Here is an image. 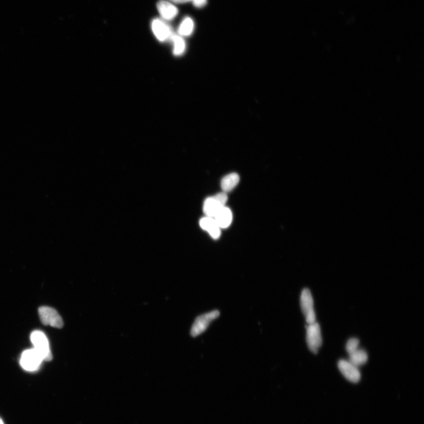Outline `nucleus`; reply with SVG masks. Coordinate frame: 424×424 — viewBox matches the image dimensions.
<instances>
[{
	"label": "nucleus",
	"mask_w": 424,
	"mask_h": 424,
	"mask_svg": "<svg viewBox=\"0 0 424 424\" xmlns=\"http://www.w3.org/2000/svg\"><path fill=\"white\" fill-rule=\"evenodd\" d=\"M40 318L41 322L44 325L61 328L63 327V321L56 310L48 306L40 307L38 309Z\"/></svg>",
	"instance_id": "0eeeda50"
},
{
	"label": "nucleus",
	"mask_w": 424,
	"mask_h": 424,
	"mask_svg": "<svg viewBox=\"0 0 424 424\" xmlns=\"http://www.w3.org/2000/svg\"><path fill=\"white\" fill-rule=\"evenodd\" d=\"M200 226L205 231L209 232L212 238L217 240L220 236V228L217 225L214 218L206 216L200 220Z\"/></svg>",
	"instance_id": "9b49d317"
},
{
	"label": "nucleus",
	"mask_w": 424,
	"mask_h": 424,
	"mask_svg": "<svg viewBox=\"0 0 424 424\" xmlns=\"http://www.w3.org/2000/svg\"><path fill=\"white\" fill-rule=\"evenodd\" d=\"M306 343L309 350L317 354L322 343L321 328L317 322L308 324L306 327Z\"/></svg>",
	"instance_id": "20e7f679"
},
{
	"label": "nucleus",
	"mask_w": 424,
	"mask_h": 424,
	"mask_svg": "<svg viewBox=\"0 0 424 424\" xmlns=\"http://www.w3.org/2000/svg\"><path fill=\"white\" fill-rule=\"evenodd\" d=\"M338 368L346 379L350 382L357 383L361 379V373L358 367L355 366L349 361L340 360L338 363Z\"/></svg>",
	"instance_id": "1a4fd4ad"
},
{
	"label": "nucleus",
	"mask_w": 424,
	"mask_h": 424,
	"mask_svg": "<svg viewBox=\"0 0 424 424\" xmlns=\"http://www.w3.org/2000/svg\"><path fill=\"white\" fill-rule=\"evenodd\" d=\"M240 180V176L236 173H232L225 176L221 181V187L223 192L226 193L231 192L237 186Z\"/></svg>",
	"instance_id": "ddd939ff"
},
{
	"label": "nucleus",
	"mask_w": 424,
	"mask_h": 424,
	"mask_svg": "<svg viewBox=\"0 0 424 424\" xmlns=\"http://www.w3.org/2000/svg\"><path fill=\"white\" fill-rule=\"evenodd\" d=\"M220 312L219 310H215L213 311L205 313L195 319L190 330L191 335L196 337L204 333L210 326V324L215 319L219 317Z\"/></svg>",
	"instance_id": "7ed1b4c3"
},
{
	"label": "nucleus",
	"mask_w": 424,
	"mask_h": 424,
	"mask_svg": "<svg viewBox=\"0 0 424 424\" xmlns=\"http://www.w3.org/2000/svg\"><path fill=\"white\" fill-rule=\"evenodd\" d=\"M173 43V53L176 56L183 55L186 50V43L181 35L173 34L171 38Z\"/></svg>",
	"instance_id": "dca6fc26"
},
{
	"label": "nucleus",
	"mask_w": 424,
	"mask_h": 424,
	"mask_svg": "<svg viewBox=\"0 0 424 424\" xmlns=\"http://www.w3.org/2000/svg\"><path fill=\"white\" fill-rule=\"evenodd\" d=\"M360 341L357 338H351L348 340L346 345V350L348 354H350L358 349H359Z\"/></svg>",
	"instance_id": "f3484780"
},
{
	"label": "nucleus",
	"mask_w": 424,
	"mask_h": 424,
	"mask_svg": "<svg viewBox=\"0 0 424 424\" xmlns=\"http://www.w3.org/2000/svg\"><path fill=\"white\" fill-rule=\"evenodd\" d=\"M208 0H192V2L195 7L202 8L207 5Z\"/></svg>",
	"instance_id": "a211bd4d"
},
{
	"label": "nucleus",
	"mask_w": 424,
	"mask_h": 424,
	"mask_svg": "<svg viewBox=\"0 0 424 424\" xmlns=\"http://www.w3.org/2000/svg\"><path fill=\"white\" fill-rule=\"evenodd\" d=\"M31 340L34 349L39 354L43 361H50L52 360L49 340L45 334L40 331H35L31 333Z\"/></svg>",
	"instance_id": "f257e3e1"
},
{
	"label": "nucleus",
	"mask_w": 424,
	"mask_h": 424,
	"mask_svg": "<svg viewBox=\"0 0 424 424\" xmlns=\"http://www.w3.org/2000/svg\"><path fill=\"white\" fill-rule=\"evenodd\" d=\"M368 354L363 349H358L357 351L349 354V362L357 367L364 365L368 361Z\"/></svg>",
	"instance_id": "4468645a"
},
{
	"label": "nucleus",
	"mask_w": 424,
	"mask_h": 424,
	"mask_svg": "<svg viewBox=\"0 0 424 424\" xmlns=\"http://www.w3.org/2000/svg\"><path fill=\"white\" fill-rule=\"evenodd\" d=\"M151 29L157 40L162 42L171 39L173 35L172 30L170 26L163 20L159 19L152 21Z\"/></svg>",
	"instance_id": "6e6552de"
},
{
	"label": "nucleus",
	"mask_w": 424,
	"mask_h": 424,
	"mask_svg": "<svg viewBox=\"0 0 424 424\" xmlns=\"http://www.w3.org/2000/svg\"><path fill=\"white\" fill-rule=\"evenodd\" d=\"M195 28V23L189 17L184 18L179 26L178 32L181 37H189L192 35Z\"/></svg>",
	"instance_id": "2eb2a0df"
},
{
	"label": "nucleus",
	"mask_w": 424,
	"mask_h": 424,
	"mask_svg": "<svg viewBox=\"0 0 424 424\" xmlns=\"http://www.w3.org/2000/svg\"><path fill=\"white\" fill-rule=\"evenodd\" d=\"M232 218V211L228 207H225L218 212L214 219L220 229H226L231 225Z\"/></svg>",
	"instance_id": "f8f14e48"
},
{
	"label": "nucleus",
	"mask_w": 424,
	"mask_h": 424,
	"mask_svg": "<svg viewBox=\"0 0 424 424\" xmlns=\"http://www.w3.org/2000/svg\"><path fill=\"white\" fill-rule=\"evenodd\" d=\"M228 196L225 192L217 194L205 200L204 212L206 216L214 218L222 209L226 207Z\"/></svg>",
	"instance_id": "f03ea898"
},
{
	"label": "nucleus",
	"mask_w": 424,
	"mask_h": 424,
	"mask_svg": "<svg viewBox=\"0 0 424 424\" xmlns=\"http://www.w3.org/2000/svg\"><path fill=\"white\" fill-rule=\"evenodd\" d=\"M157 10L161 17L165 20H172L178 16L179 11L172 3L165 0H160L157 4Z\"/></svg>",
	"instance_id": "9d476101"
},
{
	"label": "nucleus",
	"mask_w": 424,
	"mask_h": 424,
	"mask_svg": "<svg viewBox=\"0 0 424 424\" xmlns=\"http://www.w3.org/2000/svg\"><path fill=\"white\" fill-rule=\"evenodd\" d=\"M0 424H4L1 419H0Z\"/></svg>",
	"instance_id": "aec40b11"
},
{
	"label": "nucleus",
	"mask_w": 424,
	"mask_h": 424,
	"mask_svg": "<svg viewBox=\"0 0 424 424\" xmlns=\"http://www.w3.org/2000/svg\"><path fill=\"white\" fill-rule=\"evenodd\" d=\"M169 1L176 3V4H184V3L192 1V0H169Z\"/></svg>",
	"instance_id": "6ab92c4d"
},
{
	"label": "nucleus",
	"mask_w": 424,
	"mask_h": 424,
	"mask_svg": "<svg viewBox=\"0 0 424 424\" xmlns=\"http://www.w3.org/2000/svg\"><path fill=\"white\" fill-rule=\"evenodd\" d=\"M300 303L302 311L307 324L314 323L316 322V315L313 307V297L309 289L305 288L302 292Z\"/></svg>",
	"instance_id": "39448f33"
},
{
	"label": "nucleus",
	"mask_w": 424,
	"mask_h": 424,
	"mask_svg": "<svg viewBox=\"0 0 424 424\" xmlns=\"http://www.w3.org/2000/svg\"><path fill=\"white\" fill-rule=\"evenodd\" d=\"M43 361V358L33 348L23 352L21 357L20 365L26 371L33 372L39 369Z\"/></svg>",
	"instance_id": "423d86ee"
}]
</instances>
